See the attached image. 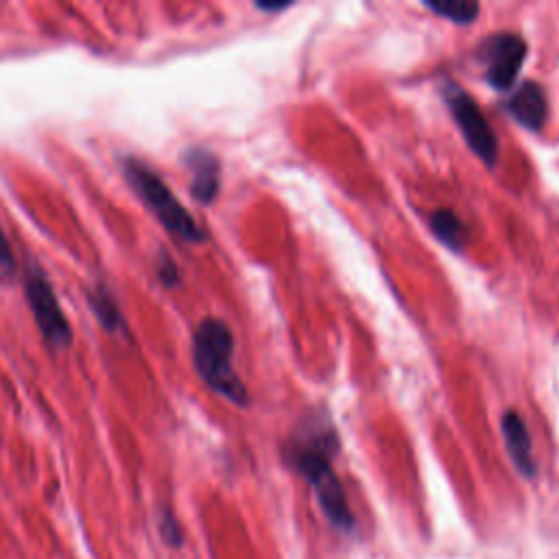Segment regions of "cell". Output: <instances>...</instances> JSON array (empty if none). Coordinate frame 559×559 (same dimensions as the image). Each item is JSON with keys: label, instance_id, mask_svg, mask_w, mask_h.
<instances>
[{"label": "cell", "instance_id": "5b68a950", "mask_svg": "<svg viewBox=\"0 0 559 559\" xmlns=\"http://www.w3.org/2000/svg\"><path fill=\"white\" fill-rule=\"evenodd\" d=\"M445 100L450 105V111L467 142V146L485 164L491 166L498 157V140H496V133H493L491 124L487 122L485 114L478 109L476 100L469 94H465L463 90H459L456 85H450L445 90Z\"/></svg>", "mask_w": 559, "mask_h": 559}, {"label": "cell", "instance_id": "277c9868", "mask_svg": "<svg viewBox=\"0 0 559 559\" xmlns=\"http://www.w3.org/2000/svg\"><path fill=\"white\" fill-rule=\"evenodd\" d=\"M24 295L33 319L41 332V336L52 347H66L70 343V323L59 306V299L46 277V273L37 264H28L24 277Z\"/></svg>", "mask_w": 559, "mask_h": 559}, {"label": "cell", "instance_id": "7a4b0ae2", "mask_svg": "<svg viewBox=\"0 0 559 559\" xmlns=\"http://www.w3.org/2000/svg\"><path fill=\"white\" fill-rule=\"evenodd\" d=\"M122 173L135 194L144 201V205L155 214V218L179 240L183 242H203L205 231L197 223V218L183 207V203L173 194L166 181L144 162L135 157H127L122 162Z\"/></svg>", "mask_w": 559, "mask_h": 559}, {"label": "cell", "instance_id": "9a60e30c", "mask_svg": "<svg viewBox=\"0 0 559 559\" xmlns=\"http://www.w3.org/2000/svg\"><path fill=\"white\" fill-rule=\"evenodd\" d=\"M159 277H162V282L168 284V286H173V284L177 282V269H175L173 260H164V262L159 264Z\"/></svg>", "mask_w": 559, "mask_h": 559}, {"label": "cell", "instance_id": "6da1fadb", "mask_svg": "<svg viewBox=\"0 0 559 559\" xmlns=\"http://www.w3.org/2000/svg\"><path fill=\"white\" fill-rule=\"evenodd\" d=\"M234 334L231 330L214 317H207L199 323L192 336V362L201 380L218 395L229 402L245 406L249 393L234 371Z\"/></svg>", "mask_w": 559, "mask_h": 559}, {"label": "cell", "instance_id": "8fae6325", "mask_svg": "<svg viewBox=\"0 0 559 559\" xmlns=\"http://www.w3.org/2000/svg\"><path fill=\"white\" fill-rule=\"evenodd\" d=\"M90 306L96 312V319L100 321V325H105L107 330H118L122 325V314L120 308L116 304V299L109 295L107 288H98L90 295Z\"/></svg>", "mask_w": 559, "mask_h": 559}, {"label": "cell", "instance_id": "3957f363", "mask_svg": "<svg viewBox=\"0 0 559 559\" xmlns=\"http://www.w3.org/2000/svg\"><path fill=\"white\" fill-rule=\"evenodd\" d=\"M293 461L297 465V469L308 478V483L312 485L319 504L325 513V518L341 531H352L354 528V515L349 511L345 491L330 465V459L325 454V450H321L319 445H310L304 443L295 450Z\"/></svg>", "mask_w": 559, "mask_h": 559}, {"label": "cell", "instance_id": "52a82bcc", "mask_svg": "<svg viewBox=\"0 0 559 559\" xmlns=\"http://www.w3.org/2000/svg\"><path fill=\"white\" fill-rule=\"evenodd\" d=\"M183 159L192 175V179H190L192 197L201 203H210L216 197L218 183H221V177H218L221 168H218L216 157L203 148H190L183 155Z\"/></svg>", "mask_w": 559, "mask_h": 559}, {"label": "cell", "instance_id": "9c48e42d", "mask_svg": "<svg viewBox=\"0 0 559 559\" xmlns=\"http://www.w3.org/2000/svg\"><path fill=\"white\" fill-rule=\"evenodd\" d=\"M511 116L526 129H539L546 120V94L537 83H522L509 100Z\"/></svg>", "mask_w": 559, "mask_h": 559}, {"label": "cell", "instance_id": "8992f818", "mask_svg": "<svg viewBox=\"0 0 559 559\" xmlns=\"http://www.w3.org/2000/svg\"><path fill=\"white\" fill-rule=\"evenodd\" d=\"M478 52L485 61V79L496 90H507L524 63L526 44L515 33H493L480 44Z\"/></svg>", "mask_w": 559, "mask_h": 559}, {"label": "cell", "instance_id": "ba28073f", "mask_svg": "<svg viewBox=\"0 0 559 559\" xmlns=\"http://www.w3.org/2000/svg\"><path fill=\"white\" fill-rule=\"evenodd\" d=\"M502 435H504L509 456H511L513 465L518 467V472L526 478H533L537 467H535V459H533L531 437H528V430H526L522 417L515 411H507L502 415Z\"/></svg>", "mask_w": 559, "mask_h": 559}, {"label": "cell", "instance_id": "5bb4252c", "mask_svg": "<svg viewBox=\"0 0 559 559\" xmlns=\"http://www.w3.org/2000/svg\"><path fill=\"white\" fill-rule=\"evenodd\" d=\"M162 533L168 539V544H173V546H177L181 542V531L177 526V520L170 513L162 515Z\"/></svg>", "mask_w": 559, "mask_h": 559}, {"label": "cell", "instance_id": "7c38bea8", "mask_svg": "<svg viewBox=\"0 0 559 559\" xmlns=\"http://www.w3.org/2000/svg\"><path fill=\"white\" fill-rule=\"evenodd\" d=\"M426 7L430 11H435L437 15L441 17H448L452 22H459V24H467L476 17L478 13V2H469V0H430L426 2Z\"/></svg>", "mask_w": 559, "mask_h": 559}, {"label": "cell", "instance_id": "30bf717a", "mask_svg": "<svg viewBox=\"0 0 559 559\" xmlns=\"http://www.w3.org/2000/svg\"><path fill=\"white\" fill-rule=\"evenodd\" d=\"M430 227L437 234V238L450 247V249H461L465 242V225L461 218L450 212V210H437L430 214Z\"/></svg>", "mask_w": 559, "mask_h": 559}, {"label": "cell", "instance_id": "4fadbf2b", "mask_svg": "<svg viewBox=\"0 0 559 559\" xmlns=\"http://www.w3.org/2000/svg\"><path fill=\"white\" fill-rule=\"evenodd\" d=\"M15 271V255H13V249H11V242L0 225V273L4 275H11Z\"/></svg>", "mask_w": 559, "mask_h": 559}]
</instances>
